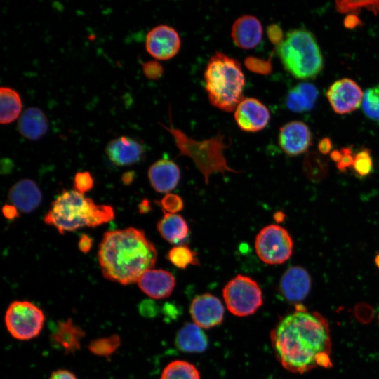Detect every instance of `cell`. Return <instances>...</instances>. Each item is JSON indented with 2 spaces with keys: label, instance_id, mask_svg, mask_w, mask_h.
<instances>
[{
  "label": "cell",
  "instance_id": "cell-1",
  "mask_svg": "<svg viewBox=\"0 0 379 379\" xmlns=\"http://www.w3.org/2000/svg\"><path fill=\"white\" fill-rule=\"evenodd\" d=\"M270 336L277 359L290 372L302 374L332 366L328 322L300 303L279 321Z\"/></svg>",
  "mask_w": 379,
  "mask_h": 379
},
{
  "label": "cell",
  "instance_id": "cell-2",
  "mask_svg": "<svg viewBox=\"0 0 379 379\" xmlns=\"http://www.w3.org/2000/svg\"><path fill=\"white\" fill-rule=\"evenodd\" d=\"M98 262L104 277L128 285L137 283L154 266L157 251L142 230L128 227L106 232L99 245Z\"/></svg>",
  "mask_w": 379,
  "mask_h": 379
},
{
  "label": "cell",
  "instance_id": "cell-3",
  "mask_svg": "<svg viewBox=\"0 0 379 379\" xmlns=\"http://www.w3.org/2000/svg\"><path fill=\"white\" fill-rule=\"evenodd\" d=\"M114 218V211L111 206L96 204L74 190H64L55 198L44 221L64 234L84 227H98Z\"/></svg>",
  "mask_w": 379,
  "mask_h": 379
},
{
  "label": "cell",
  "instance_id": "cell-4",
  "mask_svg": "<svg viewBox=\"0 0 379 379\" xmlns=\"http://www.w3.org/2000/svg\"><path fill=\"white\" fill-rule=\"evenodd\" d=\"M205 90L211 105L227 112L244 98L245 77L238 60L216 51L206 67Z\"/></svg>",
  "mask_w": 379,
  "mask_h": 379
},
{
  "label": "cell",
  "instance_id": "cell-5",
  "mask_svg": "<svg viewBox=\"0 0 379 379\" xmlns=\"http://www.w3.org/2000/svg\"><path fill=\"white\" fill-rule=\"evenodd\" d=\"M277 53L284 68L298 79L315 77L323 68V58L313 34L304 29L290 30Z\"/></svg>",
  "mask_w": 379,
  "mask_h": 379
},
{
  "label": "cell",
  "instance_id": "cell-6",
  "mask_svg": "<svg viewBox=\"0 0 379 379\" xmlns=\"http://www.w3.org/2000/svg\"><path fill=\"white\" fill-rule=\"evenodd\" d=\"M170 132L175 140L180 155L190 157L204 176L205 183L209 182L210 176L216 173H240L230 168L224 155L225 149L230 146L223 135L203 140L190 138L181 130L161 125Z\"/></svg>",
  "mask_w": 379,
  "mask_h": 379
},
{
  "label": "cell",
  "instance_id": "cell-7",
  "mask_svg": "<svg viewBox=\"0 0 379 379\" xmlns=\"http://www.w3.org/2000/svg\"><path fill=\"white\" fill-rule=\"evenodd\" d=\"M45 319L43 310L34 303L28 300H15L6 310L4 322L13 338L29 340L40 334Z\"/></svg>",
  "mask_w": 379,
  "mask_h": 379
},
{
  "label": "cell",
  "instance_id": "cell-8",
  "mask_svg": "<svg viewBox=\"0 0 379 379\" xmlns=\"http://www.w3.org/2000/svg\"><path fill=\"white\" fill-rule=\"evenodd\" d=\"M222 296L228 310L237 317L254 314L263 302L258 283L242 274H238L226 284Z\"/></svg>",
  "mask_w": 379,
  "mask_h": 379
},
{
  "label": "cell",
  "instance_id": "cell-9",
  "mask_svg": "<svg viewBox=\"0 0 379 379\" xmlns=\"http://www.w3.org/2000/svg\"><path fill=\"white\" fill-rule=\"evenodd\" d=\"M255 248L259 258L268 265L282 264L292 255L293 241L281 226L270 225L257 234Z\"/></svg>",
  "mask_w": 379,
  "mask_h": 379
},
{
  "label": "cell",
  "instance_id": "cell-10",
  "mask_svg": "<svg viewBox=\"0 0 379 379\" xmlns=\"http://www.w3.org/2000/svg\"><path fill=\"white\" fill-rule=\"evenodd\" d=\"M181 46L178 32L166 25H159L149 31L145 48L157 60H166L177 55Z\"/></svg>",
  "mask_w": 379,
  "mask_h": 379
},
{
  "label": "cell",
  "instance_id": "cell-11",
  "mask_svg": "<svg viewBox=\"0 0 379 379\" xmlns=\"http://www.w3.org/2000/svg\"><path fill=\"white\" fill-rule=\"evenodd\" d=\"M326 96L333 109L341 114L357 109L364 97L360 86L347 78L335 81L328 89Z\"/></svg>",
  "mask_w": 379,
  "mask_h": 379
},
{
  "label": "cell",
  "instance_id": "cell-12",
  "mask_svg": "<svg viewBox=\"0 0 379 379\" xmlns=\"http://www.w3.org/2000/svg\"><path fill=\"white\" fill-rule=\"evenodd\" d=\"M239 128L246 132H257L264 129L270 119L268 108L255 98H244L237 105L234 114Z\"/></svg>",
  "mask_w": 379,
  "mask_h": 379
},
{
  "label": "cell",
  "instance_id": "cell-13",
  "mask_svg": "<svg viewBox=\"0 0 379 379\" xmlns=\"http://www.w3.org/2000/svg\"><path fill=\"white\" fill-rule=\"evenodd\" d=\"M190 313L195 324L201 328L208 329L222 322L225 308L216 296L206 293L197 295L192 300Z\"/></svg>",
  "mask_w": 379,
  "mask_h": 379
},
{
  "label": "cell",
  "instance_id": "cell-14",
  "mask_svg": "<svg viewBox=\"0 0 379 379\" xmlns=\"http://www.w3.org/2000/svg\"><path fill=\"white\" fill-rule=\"evenodd\" d=\"M311 286L312 279L308 272L300 266H293L282 274L279 288L288 302L299 304L308 295Z\"/></svg>",
  "mask_w": 379,
  "mask_h": 379
},
{
  "label": "cell",
  "instance_id": "cell-15",
  "mask_svg": "<svg viewBox=\"0 0 379 379\" xmlns=\"http://www.w3.org/2000/svg\"><path fill=\"white\" fill-rule=\"evenodd\" d=\"M278 140L287 155L297 156L307 150L311 145L312 134L304 122L293 121L280 128Z\"/></svg>",
  "mask_w": 379,
  "mask_h": 379
},
{
  "label": "cell",
  "instance_id": "cell-16",
  "mask_svg": "<svg viewBox=\"0 0 379 379\" xmlns=\"http://www.w3.org/2000/svg\"><path fill=\"white\" fill-rule=\"evenodd\" d=\"M105 152L110 161L119 166H131L141 161L145 146L128 136H120L109 141Z\"/></svg>",
  "mask_w": 379,
  "mask_h": 379
},
{
  "label": "cell",
  "instance_id": "cell-17",
  "mask_svg": "<svg viewBox=\"0 0 379 379\" xmlns=\"http://www.w3.org/2000/svg\"><path fill=\"white\" fill-rule=\"evenodd\" d=\"M137 283L140 289L148 297L161 300L171 295L176 282L170 272L152 268L145 272Z\"/></svg>",
  "mask_w": 379,
  "mask_h": 379
},
{
  "label": "cell",
  "instance_id": "cell-18",
  "mask_svg": "<svg viewBox=\"0 0 379 379\" xmlns=\"http://www.w3.org/2000/svg\"><path fill=\"white\" fill-rule=\"evenodd\" d=\"M8 199L20 212L30 213L41 204L42 194L38 185L34 180L23 179L10 188Z\"/></svg>",
  "mask_w": 379,
  "mask_h": 379
},
{
  "label": "cell",
  "instance_id": "cell-19",
  "mask_svg": "<svg viewBox=\"0 0 379 379\" xmlns=\"http://www.w3.org/2000/svg\"><path fill=\"white\" fill-rule=\"evenodd\" d=\"M262 33L261 22L255 16L244 15L232 25L231 37L237 47L251 49L260 44Z\"/></svg>",
  "mask_w": 379,
  "mask_h": 379
},
{
  "label": "cell",
  "instance_id": "cell-20",
  "mask_svg": "<svg viewBox=\"0 0 379 379\" xmlns=\"http://www.w3.org/2000/svg\"><path fill=\"white\" fill-rule=\"evenodd\" d=\"M148 178L155 191L168 194L177 187L180 171L173 161L161 159L151 165L148 170Z\"/></svg>",
  "mask_w": 379,
  "mask_h": 379
},
{
  "label": "cell",
  "instance_id": "cell-21",
  "mask_svg": "<svg viewBox=\"0 0 379 379\" xmlns=\"http://www.w3.org/2000/svg\"><path fill=\"white\" fill-rule=\"evenodd\" d=\"M85 335L84 331L72 319L58 321L51 338L52 343L61 348L65 353H74L81 348V341Z\"/></svg>",
  "mask_w": 379,
  "mask_h": 379
},
{
  "label": "cell",
  "instance_id": "cell-22",
  "mask_svg": "<svg viewBox=\"0 0 379 379\" xmlns=\"http://www.w3.org/2000/svg\"><path fill=\"white\" fill-rule=\"evenodd\" d=\"M48 128V121L44 112L38 107L26 109L19 118L18 131L22 136L36 140L42 138Z\"/></svg>",
  "mask_w": 379,
  "mask_h": 379
},
{
  "label": "cell",
  "instance_id": "cell-23",
  "mask_svg": "<svg viewBox=\"0 0 379 379\" xmlns=\"http://www.w3.org/2000/svg\"><path fill=\"white\" fill-rule=\"evenodd\" d=\"M175 345L182 352H202L208 347V338L202 328L194 323H187L177 333Z\"/></svg>",
  "mask_w": 379,
  "mask_h": 379
},
{
  "label": "cell",
  "instance_id": "cell-24",
  "mask_svg": "<svg viewBox=\"0 0 379 379\" xmlns=\"http://www.w3.org/2000/svg\"><path fill=\"white\" fill-rule=\"evenodd\" d=\"M318 95L315 86L309 83H300L287 93L286 106L295 112L309 111L314 106Z\"/></svg>",
  "mask_w": 379,
  "mask_h": 379
},
{
  "label": "cell",
  "instance_id": "cell-25",
  "mask_svg": "<svg viewBox=\"0 0 379 379\" xmlns=\"http://www.w3.org/2000/svg\"><path fill=\"white\" fill-rule=\"evenodd\" d=\"M157 230L161 236L171 244L182 241L189 233L186 220L177 213H164L157 223Z\"/></svg>",
  "mask_w": 379,
  "mask_h": 379
},
{
  "label": "cell",
  "instance_id": "cell-26",
  "mask_svg": "<svg viewBox=\"0 0 379 379\" xmlns=\"http://www.w3.org/2000/svg\"><path fill=\"white\" fill-rule=\"evenodd\" d=\"M0 123L8 124L19 118L22 112V100L19 93L12 88H0Z\"/></svg>",
  "mask_w": 379,
  "mask_h": 379
},
{
  "label": "cell",
  "instance_id": "cell-27",
  "mask_svg": "<svg viewBox=\"0 0 379 379\" xmlns=\"http://www.w3.org/2000/svg\"><path fill=\"white\" fill-rule=\"evenodd\" d=\"M303 172L306 178L314 182L325 179L328 174L327 160L317 152H310L303 162Z\"/></svg>",
  "mask_w": 379,
  "mask_h": 379
},
{
  "label": "cell",
  "instance_id": "cell-28",
  "mask_svg": "<svg viewBox=\"0 0 379 379\" xmlns=\"http://www.w3.org/2000/svg\"><path fill=\"white\" fill-rule=\"evenodd\" d=\"M160 379H201L198 369L191 363L175 360L163 370Z\"/></svg>",
  "mask_w": 379,
  "mask_h": 379
},
{
  "label": "cell",
  "instance_id": "cell-29",
  "mask_svg": "<svg viewBox=\"0 0 379 379\" xmlns=\"http://www.w3.org/2000/svg\"><path fill=\"white\" fill-rule=\"evenodd\" d=\"M167 258L174 266L182 270L190 265H199L197 253L186 245L173 247L168 251Z\"/></svg>",
  "mask_w": 379,
  "mask_h": 379
},
{
  "label": "cell",
  "instance_id": "cell-30",
  "mask_svg": "<svg viewBox=\"0 0 379 379\" xmlns=\"http://www.w3.org/2000/svg\"><path fill=\"white\" fill-rule=\"evenodd\" d=\"M120 345V337L118 335H112L93 340L90 342L88 348L95 355L107 357L112 355Z\"/></svg>",
  "mask_w": 379,
  "mask_h": 379
},
{
  "label": "cell",
  "instance_id": "cell-31",
  "mask_svg": "<svg viewBox=\"0 0 379 379\" xmlns=\"http://www.w3.org/2000/svg\"><path fill=\"white\" fill-rule=\"evenodd\" d=\"M361 105L367 117L379 121V84L366 91Z\"/></svg>",
  "mask_w": 379,
  "mask_h": 379
},
{
  "label": "cell",
  "instance_id": "cell-32",
  "mask_svg": "<svg viewBox=\"0 0 379 379\" xmlns=\"http://www.w3.org/2000/svg\"><path fill=\"white\" fill-rule=\"evenodd\" d=\"M366 8L375 14L379 13V1H338L336 8L342 13L357 15L361 8Z\"/></svg>",
  "mask_w": 379,
  "mask_h": 379
},
{
  "label": "cell",
  "instance_id": "cell-33",
  "mask_svg": "<svg viewBox=\"0 0 379 379\" xmlns=\"http://www.w3.org/2000/svg\"><path fill=\"white\" fill-rule=\"evenodd\" d=\"M352 168L359 177L362 178L368 175L373 169V159L371 151L365 148L357 153L354 155Z\"/></svg>",
  "mask_w": 379,
  "mask_h": 379
},
{
  "label": "cell",
  "instance_id": "cell-34",
  "mask_svg": "<svg viewBox=\"0 0 379 379\" xmlns=\"http://www.w3.org/2000/svg\"><path fill=\"white\" fill-rule=\"evenodd\" d=\"M159 204L164 213H176L180 212L184 207L182 199L179 195L173 193L166 194L159 201Z\"/></svg>",
  "mask_w": 379,
  "mask_h": 379
},
{
  "label": "cell",
  "instance_id": "cell-35",
  "mask_svg": "<svg viewBox=\"0 0 379 379\" xmlns=\"http://www.w3.org/2000/svg\"><path fill=\"white\" fill-rule=\"evenodd\" d=\"M93 179L88 171L78 172L74 178V187L78 192L84 194L93 187Z\"/></svg>",
  "mask_w": 379,
  "mask_h": 379
},
{
  "label": "cell",
  "instance_id": "cell-36",
  "mask_svg": "<svg viewBox=\"0 0 379 379\" xmlns=\"http://www.w3.org/2000/svg\"><path fill=\"white\" fill-rule=\"evenodd\" d=\"M142 69L146 77L153 80L159 79L164 73L162 65L157 60L142 63Z\"/></svg>",
  "mask_w": 379,
  "mask_h": 379
},
{
  "label": "cell",
  "instance_id": "cell-37",
  "mask_svg": "<svg viewBox=\"0 0 379 379\" xmlns=\"http://www.w3.org/2000/svg\"><path fill=\"white\" fill-rule=\"evenodd\" d=\"M245 65L250 70L258 73L268 74L272 69V65L270 60L263 61L253 57L246 58L245 59Z\"/></svg>",
  "mask_w": 379,
  "mask_h": 379
},
{
  "label": "cell",
  "instance_id": "cell-38",
  "mask_svg": "<svg viewBox=\"0 0 379 379\" xmlns=\"http://www.w3.org/2000/svg\"><path fill=\"white\" fill-rule=\"evenodd\" d=\"M342 152V158L337 164V168L341 171H345L348 168H352L354 155L351 147H343L340 149Z\"/></svg>",
  "mask_w": 379,
  "mask_h": 379
},
{
  "label": "cell",
  "instance_id": "cell-39",
  "mask_svg": "<svg viewBox=\"0 0 379 379\" xmlns=\"http://www.w3.org/2000/svg\"><path fill=\"white\" fill-rule=\"evenodd\" d=\"M267 34L269 40L277 46H279L284 39L281 28L276 24H272L267 27Z\"/></svg>",
  "mask_w": 379,
  "mask_h": 379
},
{
  "label": "cell",
  "instance_id": "cell-40",
  "mask_svg": "<svg viewBox=\"0 0 379 379\" xmlns=\"http://www.w3.org/2000/svg\"><path fill=\"white\" fill-rule=\"evenodd\" d=\"M48 379H77V378L69 370L58 369L53 371Z\"/></svg>",
  "mask_w": 379,
  "mask_h": 379
},
{
  "label": "cell",
  "instance_id": "cell-41",
  "mask_svg": "<svg viewBox=\"0 0 379 379\" xmlns=\"http://www.w3.org/2000/svg\"><path fill=\"white\" fill-rule=\"evenodd\" d=\"M93 239L87 234H82L79 240V250L83 253H88L93 245Z\"/></svg>",
  "mask_w": 379,
  "mask_h": 379
},
{
  "label": "cell",
  "instance_id": "cell-42",
  "mask_svg": "<svg viewBox=\"0 0 379 379\" xmlns=\"http://www.w3.org/2000/svg\"><path fill=\"white\" fill-rule=\"evenodd\" d=\"M2 213L8 220H13L19 216V211L12 204H5L2 208Z\"/></svg>",
  "mask_w": 379,
  "mask_h": 379
},
{
  "label": "cell",
  "instance_id": "cell-43",
  "mask_svg": "<svg viewBox=\"0 0 379 379\" xmlns=\"http://www.w3.org/2000/svg\"><path fill=\"white\" fill-rule=\"evenodd\" d=\"M344 26L347 29H354L357 26L361 25V21L357 15L349 14L344 19Z\"/></svg>",
  "mask_w": 379,
  "mask_h": 379
},
{
  "label": "cell",
  "instance_id": "cell-44",
  "mask_svg": "<svg viewBox=\"0 0 379 379\" xmlns=\"http://www.w3.org/2000/svg\"><path fill=\"white\" fill-rule=\"evenodd\" d=\"M332 147V142L328 138H324L318 144V149L323 155L330 154L331 152Z\"/></svg>",
  "mask_w": 379,
  "mask_h": 379
},
{
  "label": "cell",
  "instance_id": "cell-45",
  "mask_svg": "<svg viewBox=\"0 0 379 379\" xmlns=\"http://www.w3.org/2000/svg\"><path fill=\"white\" fill-rule=\"evenodd\" d=\"M135 177V173L133 171H127L122 175L121 180L124 184L128 185H130Z\"/></svg>",
  "mask_w": 379,
  "mask_h": 379
},
{
  "label": "cell",
  "instance_id": "cell-46",
  "mask_svg": "<svg viewBox=\"0 0 379 379\" xmlns=\"http://www.w3.org/2000/svg\"><path fill=\"white\" fill-rule=\"evenodd\" d=\"M330 157L334 162L338 164L342 158V152L340 150L331 151Z\"/></svg>",
  "mask_w": 379,
  "mask_h": 379
},
{
  "label": "cell",
  "instance_id": "cell-47",
  "mask_svg": "<svg viewBox=\"0 0 379 379\" xmlns=\"http://www.w3.org/2000/svg\"><path fill=\"white\" fill-rule=\"evenodd\" d=\"M286 215L281 211L276 212L274 215V219L277 222H281L284 220Z\"/></svg>",
  "mask_w": 379,
  "mask_h": 379
},
{
  "label": "cell",
  "instance_id": "cell-48",
  "mask_svg": "<svg viewBox=\"0 0 379 379\" xmlns=\"http://www.w3.org/2000/svg\"><path fill=\"white\" fill-rule=\"evenodd\" d=\"M149 206H148V201L145 200L143 201H142L141 204L140 205V211L141 212H147V208H149Z\"/></svg>",
  "mask_w": 379,
  "mask_h": 379
},
{
  "label": "cell",
  "instance_id": "cell-49",
  "mask_svg": "<svg viewBox=\"0 0 379 379\" xmlns=\"http://www.w3.org/2000/svg\"><path fill=\"white\" fill-rule=\"evenodd\" d=\"M375 264L376 267L379 269V253L375 257Z\"/></svg>",
  "mask_w": 379,
  "mask_h": 379
}]
</instances>
